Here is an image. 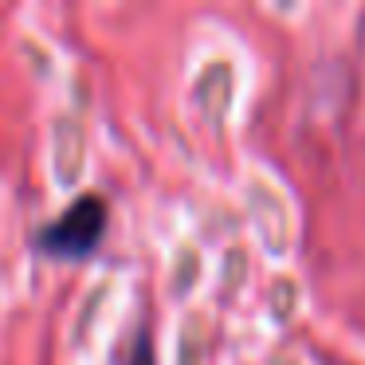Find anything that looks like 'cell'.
Here are the masks:
<instances>
[{
	"mask_svg": "<svg viewBox=\"0 0 365 365\" xmlns=\"http://www.w3.org/2000/svg\"><path fill=\"white\" fill-rule=\"evenodd\" d=\"M103 232H106V200L87 192L36 232V247L43 255H56V259H83L98 247Z\"/></svg>",
	"mask_w": 365,
	"mask_h": 365,
	"instance_id": "6da1fadb",
	"label": "cell"
},
{
	"mask_svg": "<svg viewBox=\"0 0 365 365\" xmlns=\"http://www.w3.org/2000/svg\"><path fill=\"white\" fill-rule=\"evenodd\" d=\"M130 365H153V349H150V338H138V346H134V361Z\"/></svg>",
	"mask_w": 365,
	"mask_h": 365,
	"instance_id": "7a4b0ae2",
	"label": "cell"
}]
</instances>
